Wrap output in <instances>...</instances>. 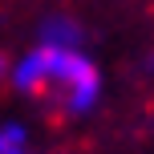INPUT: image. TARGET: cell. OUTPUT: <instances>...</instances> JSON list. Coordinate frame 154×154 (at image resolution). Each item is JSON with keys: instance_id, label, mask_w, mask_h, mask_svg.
Here are the masks:
<instances>
[{"instance_id": "cell-1", "label": "cell", "mask_w": 154, "mask_h": 154, "mask_svg": "<svg viewBox=\"0 0 154 154\" xmlns=\"http://www.w3.org/2000/svg\"><path fill=\"white\" fill-rule=\"evenodd\" d=\"M12 85L29 97L53 101L61 114H85L97 97V69L65 45H41L12 69Z\"/></svg>"}, {"instance_id": "cell-2", "label": "cell", "mask_w": 154, "mask_h": 154, "mask_svg": "<svg viewBox=\"0 0 154 154\" xmlns=\"http://www.w3.org/2000/svg\"><path fill=\"white\" fill-rule=\"evenodd\" d=\"M29 150V138H24V130L16 122L0 126V154H24Z\"/></svg>"}, {"instance_id": "cell-3", "label": "cell", "mask_w": 154, "mask_h": 154, "mask_svg": "<svg viewBox=\"0 0 154 154\" xmlns=\"http://www.w3.org/2000/svg\"><path fill=\"white\" fill-rule=\"evenodd\" d=\"M12 85V61H8V53H0V93Z\"/></svg>"}]
</instances>
